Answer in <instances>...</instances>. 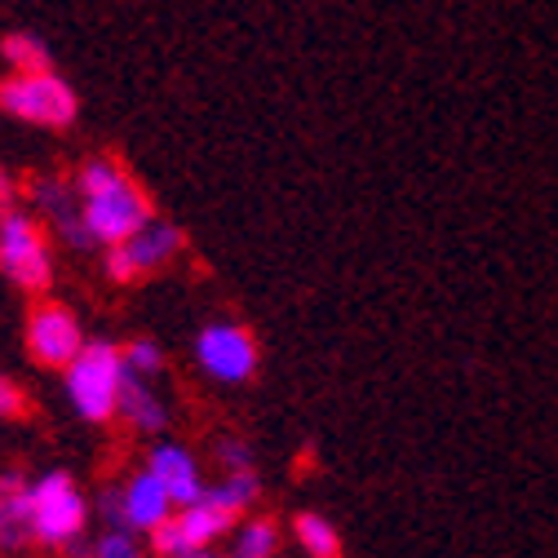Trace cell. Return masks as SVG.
Here are the masks:
<instances>
[{"label": "cell", "instance_id": "1", "mask_svg": "<svg viewBox=\"0 0 558 558\" xmlns=\"http://www.w3.org/2000/svg\"><path fill=\"white\" fill-rule=\"evenodd\" d=\"M124 377H129V368H124V351L116 341H85V351L62 368V395L81 422L107 426V422H116Z\"/></svg>", "mask_w": 558, "mask_h": 558}, {"label": "cell", "instance_id": "2", "mask_svg": "<svg viewBox=\"0 0 558 558\" xmlns=\"http://www.w3.org/2000/svg\"><path fill=\"white\" fill-rule=\"evenodd\" d=\"M89 497L66 470H45L32 478V545L45 549H81L89 532Z\"/></svg>", "mask_w": 558, "mask_h": 558}, {"label": "cell", "instance_id": "3", "mask_svg": "<svg viewBox=\"0 0 558 558\" xmlns=\"http://www.w3.org/2000/svg\"><path fill=\"white\" fill-rule=\"evenodd\" d=\"M0 275L32 298L49 293V284H53V275H58L53 240H49V227L32 208L10 204L5 214H0Z\"/></svg>", "mask_w": 558, "mask_h": 558}, {"label": "cell", "instance_id": "4", "mask_svg": "<svg viewBox=\"0 0 558 558\" xmlns=\"http://www.w3.org/2000/svg\"><path fill=\"white\" fill-rule=\"evenodd\" d=\"M0 111L36 129H72L81 116V98L53 66L49 72H10L0 81Z\"/></svg>", "mask_w": 558, "mask_h": 558}, {"label": "cell", "instance_id": "5", "mask_svg": "<svg viewBox=\"0 0 558 558\" xmlns=\"http://www.w3.org/2000/svg\"><path fill=\"white\" fill-rule=\"evenodd\" d=\"M195 364L208 381L218 386H244L257 377L262 345L257 337L235 319H214L195 332Z\"/></svg>", "mask_w": 558, "mask_h": 558}, {"label": "cell", "instance_id": "6", "mask_svg": "<svg viewBox=\"0 0 558 558\" xmlns=\"http://www.w3.org/2000/svg\"><path fill=\"white\" fill-rule=\"evenodd\" d=\"M81 218H85V231H89V244H124L129 235H137L151 218H156V208L147 199V191L137 186L133 178L98 191V195H85L81 199Z\"/></svg>", "mask_w": 558, "mask_h": 558}, {"label": "cell", "instance_id": "7", "mask_svg": "<svg viewBox=\"0 0 558 558\" xmlns=\"http://www.w3.org/2000/svg\"><path fill=\"white\" fill-rule=\"evenodd\" d=\"M182 244H186L182 227H173L165 218H151L137 235H129L124 244H111L102 253V270H107L111 284H137V279H147V275L173 266Z\"/></svg>", "mask_w": 558, "mask_h": 558}, {"label": "cell", "instance_id": "8", "mask_svg": "<svg viewBox=\"0 0 558 558\" xmlns=\"http://www.w3.org/2000/svg\"><path fill=\"white\" fill-rule=\"evenodd\" d=\"M98 510L107 519V527H129L137 536H151L165 519H173V497L160 487V478L143 465V470H133L124 483L107 487V493L98 497Z\"/></svg>", "mask_w": 558, "mask_h": 558}, {"label": "cell", "instance_id": "9", "mask_svg": "<svg viewBox=\"0 0 558 558\" xmlns=\"http://www.w3.org/2000/svg\"><path fill=\"white\" fill-rule=\"evenodd\" d=\"M235 514L214 506L208 497L191 501V506H178L173 519H165L147 541H151V554L156 558H186L195 549H218V541H227L235 532Z\"/></svg>", "mask_w": 558, "mask_h": 558}, {"label": "cell", "instance_id": "10", "mask_svg": "<svg viewBox=\"0 0 558 558\" xmlns=\"http://www.w3.org/2000/svg\"><path fill=\"white\" fill-rule=\"evenodd\" d=\"M85 324L72 306H62V302H36L27 324H23V345H27V355L40 364V368H66L81 351H85Z\"/></svg>", "mask_w": 558, "mask_h": 558}, {"label": "cell", "instance_id": "11", "mask_svg": "<svg viewBox=\"0 0 558 558\" xmlns=\"http://www.w3.org/2000/svg\"><path fill=\"white\" fill-rule=\"evenodd\" d=\"M32 204H36V218L72 248H94L89 244V231H85V218H81V195H76V182L62 178V173H40L32 178L27 186Z\"/></svg>", "mask_w": 558, "mask_h": 558}, {"label": "cell", "instance_id": "12", "mask_svg": "<svg viewBox=\"0 0 558 558\" xmlns=\"http://www.w3.org/2000/svg\"><path fill=\"white\" fill-rule=\"evenodd\" d=\"M147 470L160 478V487L173 497V506H191L204 497V470L195 461V452L178 439H160L151 452H147Z\"/></svg>", "mask_w": 558, "mask_h": 558}, {"label": "cell", "instance_id": "13", "mask_svg": "<svg viewBox=\"0 0 558 558\" xmlns=\"http://www.w3.org/2000/svg\"><path fill=\"white\" fill-rule=\"evenodd\" d=\"M0 545H32V474L23 470H0Z\"/></svg>", "mask_w": 558, "mask_h": 558}, {"label": "cell", "instance_id": "14", "mask_svg": "<svg viewBox=\"0 0 558 558\" xmlns=\"http://www.w3.org/2000/svg\"><path fill=\"white\" fill-rule=\"evenodd\" d=\"M116 416H120V422H124L133 435H160V430L169 426V399L156 390V381L124 377Z\"/></svg>", "mask_w": 558, "mask_h": 558}, {"label": "cell", "instance_id": "15", "mask_svg": "<svg viewBox=\"0 0 558 558\" xmlns=\"http://www.w3.org/2000/svg\"><path fill=\"white\" fill-rule=\"evenodd\" d=\"M227 541H231L227 558H275L279 554V523L266 514H244Z\"/></svg>", "mask_w": 558, "mask_h": 558}, {"label": "cell", "instance_id": "16", "mask_svg": "<svg viewBox=\"0 0 558 558\" xmlns=\"http://www.w3.org/2000/svg\"><path fill=\"white\" fill-rule=\"evenodd\" d=\"M257 493H262V478H257V470H227V474H222L214 487H204V497L214 501V506H222V510H231L235 519H244V514L253 510Z\"/></svg>", "mask_w": 558, "mask_h": 558}, {"label": "cell", "instance_id": "17", "mask_svg": "<svg viewBox=\"0 0 558 558\" xmlns=\"http://www.w3.org/2000/svg\"><path fill=\"white\" fill-rule=\"evenodd\" d=\"M293 541L302 545L306 558H341V532L328 514L319 510H302L293 519Z\"/></svg>", "mask_w": 558, "mask_h": 558}, {"label": "cell", "instance_id": "18", "mask_svg": "<svg viewBox=\"0 0 558 558\" xmlns=\"http://www.w3.org/2000/svg\"><path fill=\"white\" fill-rule=\"evenodd\" d=\"M0 58L10 62V72H49L53 66L49 45L32 32H5L0 36Z\"/></svg>", "mask_w": 558, "mask_h": 558}, {"label": "cell", "instance_id": "19", "mask_svg": "<svg viewBox=\"0 0 558 558\" xmlns=\"http://www.w3.org/2000/svg\"><path fill=\"white\" fill-rule=\"evenodd\" d=\"M129 178V169L116 160V156H89L81 169H76V195L85 199V195H98V191H107V186H116V182H124Z\"/></svg>", "mask_w": 558, "mask_h": 558}, {"label": "cell", "instance_id": "20", "mask_svg": "<svg viewBox=\"0 0 558 558\" xmlns=\"http://www.w3.org/2000/svg\"><path fill=\"white\" fill-rule=\"evenodd\" d=\"M124 351V368L129 377H143V381H156L165 373V345L156 337H133L129 345H120Z\"/></svg>", "mask_w": 558, "mask_h": 558}, {"label": "cell", "instance_id": "21", "mask_svg": "<svg viewBox=\"0 0 558 558\" xmlns=\"http://www.w3.org/2000/svg\"><path fill=\"white\" fill-rule=\"evenodd\" d=\"M89 558H143V541H137V532H129V527H107L94 541Z\"/></svg>", "mask_w": 558, "mask_h": 558}, {"label": "cell", "instance_id": "22", "mask_svg": "<svg viewBox=\"0 0 558 558\" xmlns=\"http://www.w3.org/2000/svg\"><path fill=\"white\" fill-rule=\"evenodd\" d=\"M19 416H27V395L10 373H0V426H14Z\"/></svg>", "mask_w": 558, "mask_h": 558}, {"label": "cell", "instance_id": "23", "mask_svg": "<svg viewBox=\"0 0 558 558\" xmlns=\"http://www.w3.org/2000/svg\"><path fill=\"white\" fill-rule=\"evenodd\" d=\"M214 448H218L222 474H227V470H253V448H248V439H240V435H222Z\"/></svg>", "mask_w": 558, "mask_h": 558}, {"label": "cell", "instance_id": "24", "mask_svg": "<svg viewBox=\"0 0 558 558\" xmlns=\"http://www.w3.org/2000/svg\"><path fill=\"white\" fill-rule=\"evenodd\" d=\"M14 191H19V186H14L10 169H5V165H0V208H10V204H14Z\"/></svg>", "mask_w": 558, "mask_h": 558}, {"label": "cell", "instance_id": "25", "mask_svg": "<svg viewBox=\"0 0 558 558\" xmlns=\"http://www.w3.org/2000/svg\"><path fill=\"white\" fill-rule=\"evenodd\" d=\"M186 558H227V554H218V549H195V554H186Z\"/></svg>", "mask_w": 558, "mask_h": 558}, {"label": "cell", "instance_id": "26", "mask_svg": "<svg viewBox=\"0 0 558 558\" xmlns=\"http://www.w3.org/2000/svg\"><path fill=\"white\" fill-rule=\"evenodd\" d=\"M0 214H5V208H0Z\"/></svg>", "mask_w": 558, "mask_h": 558}]
</instances>
